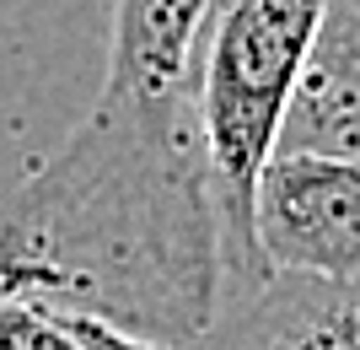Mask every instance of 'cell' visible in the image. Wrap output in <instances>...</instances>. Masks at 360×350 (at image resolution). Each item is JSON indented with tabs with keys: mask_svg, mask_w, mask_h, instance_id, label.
Returning <instances> with one entry per match:
<instances>
[{
	"mask_svg": "<svg viewBox=\"0 0 360 350\" xmlns=\"http://www.w3.org/2000/svg\"><path fill=\"white\" fill-rule=\"evenodd\" d=\"M215 0H113L103 92L0 205V291L194 350L226 307L199 108Z\"/></svg>",
	"mask_w": 360,
	"mask_h": 350,
	"instance_id": "obj_1",
	"label": "cell"
},
{
	"mask_svg": "<svg viewBox=\"0 0 360 350\" xmlns=\"http://www.w3.org/2000/svg\"><path fill=\"white\" fill-rule=\"evenodd\" d=\"M328 0H215L205 22L199 108L221 211L226 296L269 280L258 254V178L280 146L307 49Z\"/></svg>",
	"mask_w": 360,
	"mask_h": 350,
	"instance_id": "obj_2",
	"label": "cell"
},
{
	"mask_svg": "<svg viewBox=\"0 0 360 350\" xmlns=\"http://www.w3.org/2000/svg\"><path fill=\"white\" fill-rule=\"evenodd\" d=\"M258 254L269 275L360 280V168L274 151L258 178Z\"/></svg>",
	"mask_w": 360,
	"mask_h": 350,
	"instance_id": "obj_3",
	"label": "cell"
},
{
	"mask_svg": "<svg viewBox=\"0 0 360 350\" xmlns=\"http://www.w3.org/2000/svg\"><path fill=\"white\" fill-rule=\"evenodd\" d=\"M194 350H360V280L269 275L226 296Z\"/></svg>",
	"mask_w": 360,
	"mask_h": 350,
	"instance_id": "obj_4",
	"label": "cell"
},
{
	"mask_svg": "<svg viewBox=\"0 0 360 350\" xmlns=\"http://www.w3.org/2000/svg\"><path fill=\"white\" fill-rule=\"evenodd\" d=\"M274 151H312L360 168V0L323 6Z\"/></svg>",
	"mask_w": 360,
	"mask_h": 350,
	"instance_id": "obj_5",
	"label": "cell"
},
{
	"mask_svg": "<svg viewBox=\"0 0 360 350\" xmlns=\"http://www.w3.org/2000/svg\"><path fill=\"white\" fill-rule=\"evenodd\" d=\"M0 350H86V339L70 329L65 313L0 291Z\"/></svg>",
	"mask_w": 360,
	"mask_h": 350,
	"instance_id": "obj_6",
	"label": "cell"
},
{
	"mask_svg": "<svg viewBox=\"0 0 360 350\" xmlns=\"http://www.w3.org/2000/svg\"><path fill=\"white\" fill-rule=\"evenodd\" d=\"M65 318H70L75 335L86 339V350H162V345H146V339L119 335V329H108V323H97V318H75V313H65Z\"/></svg>",
	"mask_w": 360,
	"mask_h": 350,
	"instance_id": "obj_7",
	"label": "cell"
}]
</instances>
